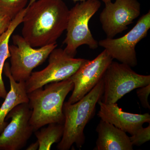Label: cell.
I'll return each instance as SVG.
<instances>
[{
  "label": "cell",
  "mask_w": 150,
  "mask_h": 150,
  "mask_svg": "<svg viewBox=\"0 0 150 150\" xmlns=\"http://www.w3.org/2000/svg\"><path fill=\"white\" fill-rule=\"evenodd\" d=\"M69 13L63 0H30L21 23L22 36L34 48L56 44L67 29Z\"/></svg>",
  "instance_id": "obj_1"
},
{
  "label": "cell",
  "mask_w": 150,
  "mask_h": 150,
  "mask_svg": "<svg viewBox=\"0 0 150 150\" xmlns=\"http://www.w3.org/2000/svg\"><path fill=\"white\" fill-rule=\"evenodd\" d=\"M28 93L31 114L29 122L34 132L51 123H64L65 98L74 88L70 79L46 84Z\"/></svg>",
  "instance_id": "obj_2"
},
{
  "label": "cell",
  "mask_w": 150,
  "mask_h": 150,
  "mask_svg": "<svg viewBox=\"0 0 150 150\" xmlns=\"http://www.w3.org/2000/svg\"><path fill=\"white\" fill-rule=\"evenodd\" d=\"M103 79L89 92L77 102L64 103V132L57 149L69 150L74 144L81 149L85 141L84 130L95 112L97 103L101 100L104 93Z\"/></svg>",
  "instance_id": "obj_3"
},
{
  "label": "cell",
  "mask_w": 150,
  "mask_h": 150,
  "mask_svg": "<svg viewBox=\"0 0 150 150\" xmlns=\"http://www.w3.org/2000/svg\"><path fill=\"white\" fill-rule=\"evenodd\" d=\"M101 6L99 0H86L80 2L69 10L67 28V33L64 43V50L70 56L75 57L77 49L86 45L92 49L98 47L89 28V22Z\"/></svg>",
  "instance_id": "obj_4"
},
{
  "label": "cell",
  "mask_w": 150,
  "mask_h": 150,
  "mask_svg": "<svg viewBox=\"0 0 150 150\" xmlns=\"http://www.w3.org/2000/svg\"><path fill=\"white\" fill-rule=\"evenodd\" d=\"M13 44L9 45L10 70L16 82L25 81L33 70L43 64L52 51L57 47V43L34 48L22 36L16 34L12 36Z\"/></svg>",
  "instance_id": "obj_5"
},
{
  "label": "cell",
  "mask_w": 150,
  "mask_h": 150,
  "mask_svg": "<svg viewBox=\"0 0 150 150\" xmlns=\"http://www.w3.org/2000/svg\"><path fill=\"white\" fill-rule=\"evenodd\" d=\"M128 65L113 62L103 76L104 93L101 101L115 103L126 94L150 84V75L139 74Z\"/></svg>",
  "instance_id": "obj_6"
},
{
  "label": "cell",
  "mask_w": 150,
  "mask_h": 150,
  "mask_svg": "<svg viewBox=\"0 0 150 150\" xmlns=\"http://www.w3.org/2000/svg\"><path fill=\"white\" fill-rule=\"evenodd\" d=\"M48 57V66L41 71L31 73L25 81L28 93L48 84L69 79L87 60L76 59L61 48H55Z\"/></svg>",
  "instance_id": "obj_7"
},
{
  "label": "cell",
  "mask_w": 150,
  "mask_h": 150,
  "mask_svg": "<svg viewBox=\"0 0 150 150\" xmlns=\"http://www.w3.org/2000/svg\"><path fill=\"white\" fill-rule=\"evenodd\" d=\"M150 28V11L141 17L129 32L118 38H106L100 40L98 46L103 47L112 59L131 67L137 65L136 47L137 43L147 35Z\"/></svg>",
  "instance_id": "obj_8"
},
{
  "label": "cell",
  "mask_w": 150,
  "mask_h": 150,
  "mask_svg": "<svg viewBox=\"0 0 150 150\" xmlns=\"http://www.w3.org/2000/svg\"><path fill=\"white\" fill-rule=\"evenodd\" d=\"M31 110L28 103L20 104L14 108L6 118H11L0 134V150H19L25 146L34 132L30 123Z\"/></svg>",
  "instance_id": "obj_9"
},
{
  "label": "cell",
  "mask_w": 150,
  "mask_h": 150,
  "mask_svg": "<svg viewBox=\"0 0 150 150\" xmlns=\"http://www.w3.org/2000/svg\"><path fill=\"white\" fill-rule=\"evenodd\" d=\"M100 21L107 38H113L128 29L141 13V4L138 0H115L105 4Z\"/></svg>",
  "instance_id": "obj_10"
},
{
  "label": "cell",
  "mask_w": 150,
  "mask_h": 150,
  "mask_svg": "<svg viewBox=\"0 0 150 150\" xmlns=\"http://www.w3.org/2000/svg\"><path fill=\"white\" fill-rule=\"evenodd\" d=\"M113 59L104 49L91 61L87 60L69 78L74 85L68 101L70 104L81 99L100 81Z\"/></svg>",
  "instance_id": "obj_11"
},
{
  "label": "cell",
  "mask_w": 150,
  "mask_h": 150,
  "mask_svg": "<svg viewBox=\"0 0 150 150\" xmlns=\"http://www.w3.org/2000/svg\"><path fill=\"white\" fill-rule=\"evenodd\" d=\"M98 103L100 110L97 115L101 120L112 124L131 135L143 127L144 123H150L149 113L139 114L124 112L116 103H105L99 100Z\"/></svg>",
  "instance_id": "obj_12"
},
{
  "label": "cell",
  "mask_w": 150,
  "mask_h": 150,
  "mask_svg": "<svg viewBox=\"0 0 150 150\" xmlns=\"http://www.w3.org/2000/svg\"><path fill=\"white\" fill-rule=\"evenodd\" d=\"M98 139L95 150H133V146L126 132L100 120L96 129Z\"/></svg>",
  "instance_id": "obj_13"
},
{
  "label": "cell",
  "mask_w": 150,
  "mask_h": 150,
  "mask_svg": "<svg viewBox=\"0 0 150 150\" xmlns=\"http://www.w3.org/2000/svg\"><path fill=\"white\" fill-rule=\"evenodd\" d=\"M3 72L9 80L10 89L0 107V134L8 124L6 118L11 110L19 104L29 102L25 81L16 82L14 80L11 74L10 64L8 62L5 63Z\"/></svg>",
  "instance_id": "obj_14"
},
{
  "label": "cell",
  "mask_w": 150,
  "mask_h": 150,
  "mask_svg": "<svg viewBox=\"0 0 150 150\" xmlns=\"http://www.w3.org/2000/svg\"><path fill=\"white\" fill-rule=\"evenodd\" d=\"M27 8V6L25 7L12 20L8 28L0 36V99H4L8 93L3 80L2 74L6 60L10 57L9 49L10 39L17 27L22 22Z\"/></svg>",
  "instance_id": "obj_15"
},
{
  "label": "cell",
  "mask_w": 150,
  "mask_h": 150,
  "mask_svg": "<svg viewBox=\"0 0 150 150\" xmlns=\"http://www.w3.org/2000/svg\"><path fill=\"white\" fill-rule=\"evenodd\" d=\"M45 128L35 131L39 144L38 150H49L55 143L62 139L64 132V123H51Z\"/></svg>",
  "instance_id": "obj_16"
},
{
  "label": "cell",
  "mask_w": 150,
  "mask_h": 150,
  "mask_svg": "<svg viewBox=\"0 0 150 150\" xmlns=\"http://www.w3.org/2000/svg\"><path fill=\"white\" fill-rule=\"evenodd\" d=\"M28 0H0V16L11 21L25 7Z\"/></svg>",
  "instance_id": "obj_17"
},
{
  "label": "cell",
  "mask_w": 150,
  "mask_h": 150,
  "mask_svg": "<svg viewBox=\"0 0 150 150\" xmlns=\"http://www.w3.org/2000/svg\"><path fill=\"white\" fill-rule=\"evenodd\" d=\"M133 146H139L150 140V125L146 128L142 127L136 133L129 137Z\"/></svg>",
  "instance_id": "obj_18"
},
{
  "label": "cell",
  "mask_w": 150,
  "mask_h": 150,
  "mask_svg": "<svg viewBox=\"0 0 150 150\" xmlns=\"http://www.w3.org/2000/svg\"><path fill=\"white\" fill-rule=\"evenodd\" d=\"M150 93V84L148 85L137 88V96L141 101L142 106L146 109H150V106L148 98Z\"/></svg>",
  "instance_id": "obj_19"
},
{
  "label": "cell",
  "mask_w": 150,
  "mask_h": 150,
  "mask_svg": "<svg viewBox=\"0 0 150 150\" xmlns=\"http://www.w3.org/2000/svg\"><path fill=\"white\" fill-rule=\"evenodd\" d=\"M11 21L8 18L0 16V36L8 28Z\"/></svg>",
  "instance_id": "obj_20"
},
{
  "label": "cell",
  "mask_w": 150,
  "mask_h": 150,
  "mask_svg": "<svg viewBox=\"0 0 150 150\" xmlns=\"http://www.w3.org/2000/svg\"><path fill=\"white\" fill-rule=\"evenodd\" d=\"M38 148H39V144H38V142L36 141L35 143H32L26 149V150H38Z\"/></svg>",
  "instance_id": "obj_21"
},
{
  "label": "cell",
  "mask_w": 150,
  "mask_h": 150,
  "mask_svg": "<svg viewBox=\"0 0 150 150\" xmlns=\"http://www.w3.org/2000/svg\"><path fill=\"white\" fill-rule=\"evenodd\" d=\"M101 1H103L104 4H105V3L108 2L112 1V0H101Z\"/></svg>",
  "instance_id": "obj_22"
},
{
  "label": "cell",
  "mask_w": 150,
  "mask_h": 150,
  "mask_svg": "<svg viewBox=\"0 0 150 150\" xmlns=\"http://www.w3.org/2000/svg\"><path fill=\"white\" fill-rule=\"evenodd\" d=\"M73 1H74V2L76 1H86V0H73Z\"/></svg>",
  "instance_id": "obj_23"
}]
</instances>
